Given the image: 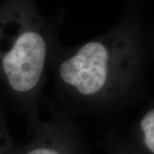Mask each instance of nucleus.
Returning a JSON list of instances; mask_svg holds the SVG:
<instances>
[{
  "mask_svg": "<svg viewBox=\"0 0 154 154\" xmlns=\"http://www.w3.org/2000/svg\"><path fill=\"white\" fill-rule=\"evenodd\" d=\"M145 0H125L122 15L105 33L82 44L56 45L50 61L62 110L114 113L136 99L143 84L149 43L144 29Z\"/></svg>",
  "mask_w": 154,
  "mask_h": 154,
  "instance_id": "f257e3e1",
  "label": "nucleus"
},
{
  "mask_svg": "<svg viewBox=\"0 0 154 154\" xmlns=\"http://www.w3.org/2000/svg\"><path fill=\"white\" fill-rule=\"evenodd\" d=\"M64 9L44 16L35 0H11L0 10V80L27 110L34 131L50 61Z\"/></svg>",
  "mask_w": 154,
  "mask_h": 154,
  "instance_id": "f03ea898",
  "label": "nucleus"
},
{
  "mask_svg": "<svg viewBox=\"0 0 154 154\" xmlns=\"http://www.w3.org/2000/svg\"><path fill=\"white\" fill-rule=\"evenodd\" d=\"M33 134L31 141L14 154H88L80 127L64 110L52 111Z\"/></svg>",
  "mask_w": 154,
  "mask_h": 154,
  "instance_id": "7ed1b4c3",
  "label": "nucleus"
},
{
  "mask_svg": "<svg viewBox=\"0 0 154 154\" xmlns=\"http://www.w3.org/2000/svg\"><path fill=\"white\" fill-rule=\"evenodd\" d=\"M136 132L142 148L149 154H154V101L139 117Z\"/></svg>",
  "mask_w": 154,
  "mask_h": 154,
  "instance_id": "20e7f679",
  "label": "nucleus"
},
{
  "mask_svg": "<svg viewBox=\"0 0 154 154\" xmlns=\"http://www.w3.org/2000/svg\"><path fill=\"white\" fill-rule=\"evenodd\" d=\"M103 145L106 154H134L133 149L127 146L116 133H110L103 138Z\"/></svg>",
  "mask_w": 154,
  "mask_h": 154,
  "instance_id": "39448f33",
  "label": "nucleus"
},
{
  "mask_svg": "<svg viewBox=\"0 0 154 154\" xmlns=\"http://www.w3.org/2000/svg\"><path fill=\"white\" fill-rule=\"evenodd\" d=\"M12 153V145L9 140L2 116L0 115V154Z\"/></svg>",
  "mask_w": 154,
  "mask_h": 154,
  "instance_id": "423d86ee",
  "label": "nucleus"
},
{
  "mask_svg": "<svg viewBox=\"0 0 154 154\" xmlns=\"http://www.w3.org/2000/svg\"><path fill=\"white\" fill-rule=\"evenodd\" d=\"M152 37H153V38H152V40H153V41H152V45H153V46H154V32H153V36H152Z\"/></svg>",
  "mask_w": 154,
  "mask_h": 154,
  "instance_id": "0eeeda50",
  "label": "nucleus"
}]
</instances>
